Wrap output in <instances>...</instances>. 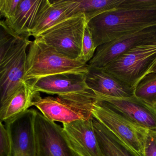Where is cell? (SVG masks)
Returning a JSON list of instances; mask_svg holds the SVG:
<instances>
[{
    "mask_svg": "<svg viewBox=\"0 0 156 156\" xmlns=\"http://www.w3.org/2000/svg\"><path fill=\"white\" fill-rule=\"evenodd\" d=\"M29 37H21L0 66V111L26 82L24 80Z\"/></svg>",
    "mask_w": 156,
    "mask_h": 156,
    "instance_id": "cell-7",
    "label": "cell"
},
{
    "mask_svg": "<svg viewBox=\"0 0 156 156\" xmlns=\"http://www.w3.org/2000/svg\"><path fill=\"white\" fill-rule=\"evenodd\" d=\"M44 0H21L12 17L3 21L9 30L18 37L29 36Z\"/></svg>",
    "mask_w": 156,
    "mask_h": 156,
    "instance_id": "cell-15",
    "label": "cell"
},
{
    "mask_svg": "<svg viewBox=\"0 0 156 156\" xmlns=\"http://www.w3.org/2000/svg\"><path fill=\"white\" fill-rule=\"evenodd\" d=\"M36 91L51 95H62L88 89L85 75L57 74L30 81Z\"/></svg>",
    "mask_w": 156,
    "mask_h": 156,
    "instance_id": "cell-14",
    "label": "cell"
},
{
    "mask_svg": "<svg viewBox=\"0 0 156 156\" xmlns=\"http://www.w3.org/2000/svg\"><path fill=\"white\" fill-rule=\"evenodd\" d=\"M96 49L92 34L87 24L83 33L80 56L79 60L83 63L88 64L93 57Z\"/></svg>",
    "mask_w": 156,
    "mask_h": 156,
    "instance_id": "cell-21",
    "label": "cell"
},
{
    "mask_svg": "<svg viewBox=\"0 0 156 156\" xmlns=\"http://www.w3.org/2000/svg\"><path fill=\"white\" fill-rule=\"evenodd\" d=\"M123 0H78L77 14L83 13L87 23L95 16L114 10Z\"/></svg>",
    "mask_w": 156,
    "mask_h": 156,
    "instance_id": "cell-18",
    "label": "cell"
},
{
    "mask_svg": "<svg viewBox=\"0 0 156 156\" xmlns=\"http://www.w3.org/2000/svg\"><path fill=\"white\" fill-rule=\"evenodd\" d=\"M4 22L3 21H2L1 19H0V26L2 25V24H3Z\"/></svg>",
    "mask_w": 156,
    "mask_h": 156,
    "instance_id": "cell-26",
    "label": "cell"
},
{
    "mask_svg": "<svg viewBox=\"0 0 156 156\" xmlns=\"http://www.w3.org/2000/svg\"><path fill=\"white\" fill-rule=\"evenodd\" d=\"M85 82L94 93L115 98L134 96V89L130 88L103 69L89 67L85 75Z\"/></svg>",
    "mask_w": 156,
    "mask_h": 156,
    "instance_id": "cell-13",
    "label": "cell"
},
{
    "mask_svg": "<svg viewBox=\"0 0 156 156\" xmlns=\"http://www.w3.org/2000/svg\"><path fill=\"white\" fill-rule=\"evenodd\" d=\"M87 24L84 14H80L59 22L37 37L62 55L79 60Z\"/></svg>",
    "mask_w": 156,
    "mask_h": 156,
    "instance_id": "cell-5",
    "label": "cell"
},
{
    "mask_svg": "<svg viewBox=\"0 0 156 156\" xmlns=\"http://www.w3.org/2000/svg\"><path fill=\"white\" fill-rule=\"evenodd\" d=\"M95 94L99 100L135 125L156 132V107L147 104L135 95L130 98H115Z\"/></svg>",
    "mask_w": 156,
    "mask_h": 156,
    "instance_id": "cell-9",
    "label": "cell"
},
{
    "mask_svg": "<svg viewBox=\"0 0 156 156\" xmlns=\"http://www.w3.org/2000/svg\"><path fill=\"white\" fill-rule=\"evenodd\" d=\"M37 111L29 109L5 123L10 138L8 156H36L34 122Z\"/></svg>",
    "mask_w": 156,
    "mask_h": 156,
    "instance_id": "cell-10",
    "label": "cell"
},
{
    "mask_svg": "<svg viewBox=\"0 0 156 156\" xmlns=\"http://www.w3.org/2000/svg\"><path fill=\"white\" fill-rule=\"evenodd\" d=\"M34 132L36 156H78L69 146L63 127L37 111Z\"/></svg>",
    "mask_w": 156,
    "mask_h": 156,
    "instance_id": "cell-8",
    "label": "cell"
},
{
    "mask_svg": "<svg viewBox=\"0 0 156 156\" xmlns=\"http://www.w3.org/2000/svg\"><path fill=\"white\" fill-rule=\"evenodd\" d=\"M19 38L14 35L4 23L0 26V66Z\"/></svg>",
    "mask_w": 156,
    "mask_h": 156,
    "instance_id": "cell-20",
    "label": "cell"
},
{
    "mask_svg": "<svg viewBox=\"0 0 156 156\" xmlns=\"http://www.w3.org/2000/svg\"><path fill=\"white\" fill-rule=\"evenodd\" d=\"M144 156H156V132L147 131L145 139Z\"/></svg>",
    "mask_w": 156,
    "mask_h": 156,
    "instance_id": "cell-24",
    "label": "cell"
},
{
    "mask_svg": "<svg viewBox=\"0 0 156 156\" xmlns=\"http://www.w3.org/2000/svg\"><path fill=\"white\" fill-rule=\"evenodd\" d=\"M89 69L88 64L62 55L37 37L27 49L24 80L34 81L57 74L86 75Z\"/></svg>",
    "mask_w": 156,
    "mask_h": 156,
    "instance_id": "cell-2",
    "label": "cell"
},
{
    "mask_svg": "<svg viewBox=\"0 0 156 156\" xmlns=\"http://www.w3.org/2000/svg\"><path fill=\"white\" fill-rule=\"evenodd\" d=\"M156 60V40H154L131 49L102 69L134 89Z\"/></svg>",
    "mask_w": 156,
    "mask_h": 156,
    "instance_id": "cell-4",
    "label": "cell"
},
{
    "mask_svg": "<svg viewBox=\"0 0 156 156\" xmlns=\"http://www.w3.org/2000/svg\"><path fill=\"white\" fill-rule=\"evenodd\" d=\"M134 95L156 107V72H148L138 81L135 87Z\"/></svg>",
    "mask_w": 156,
    "mask_h": 156,
    "instance_id": "cell-19",
    "label": "cell"
},
{
    "mask_svg": "<svg viewBox=\"0 0 156 156\" xmlns=\"http://www.w3.org/2000/svg\"><path fill=\"white\" fill-rule=\"evenodd\" d=\"M78 0H44L29 36L34 38L55 25L77 15Z\"/></svg>",
    "mask_w": 156,
    "mask_h": 156,
    "instance_id": "cell-12",
    "label": "cell"
},
{
    "mask_svg": "<svg viewBox=\"0 0 156 156\" xmlns=\"http://www.w3.org/2000/svg\"><path fill=\"white\" fill-rule=\"evenodd\" d=\"M93 123L103 156H140L99 121Z\"/></svg>",
    "mask_w": 156,
    "mask_h": 156,
    "instance_id": "cell-17",
    "label": "cell"
},
{
    "mask_svg": "<svg viewBox=\"0 0 156 156\" xmlns=\"http://www.w3.org/2000/svg\"><path fill=\"white\" fill-rule=\"evenodd\" d=\"M93 119L63 124L71 149L78 156H103L94 128Z\"/></svg>",
    "mask_w": 156,
    "mask_h": 156,
    "instance_id": "cell-11",
    "label": "cell"
},
{
    "mask_svg": "<svg viewBox=\"0 0 156 156\" xmlns=\"http://www.w3.org/2000/svg\"><path fill=\"white\" fill-rule=\"evenodd\" d=\"M21 0H1L0 19L4 17L8 20L15 13Z\"/></svg>",
    "mask_w": 156,
    "mask_h": 156,
    "instance_id": "cell-22",
    "label": "cell"
},
{
    "mask_svg": "<svg viewBox=\"0 0 156 156\" xmlns=\"http://www.w3.org/2000/svg\"><path fill=\"white\" fill-rule=\"evenodd\" d=\"M148 72H156V60L155 62L154 63V64H153L152 67H151L150 69L149 70V71H148Z\"/></svg>",
    "mask_w": 156,
    "mask_h": 156,
    "instance_id": "cell-25",
    "label": "cell"
},
{
    "mask_svg": "<svg viewBox=\"0 0 156 156\" xmlns=\"http://www.w3.org/2000/svg\"><path fill=\"white\" fill-rule=\"evenodd\" d=\"M98 100L95 93L88 89L55 97H41L34 106L47 119L63 124L93 118V109Z\"/></svg>",
    "mask_w": 156,
    "mask_h": 156,
    "instance_id": "cell-3",
    "label": "cell"
},
{
    "mask_svg": "<svg viewBox=\"0 0 156 156\" xmlns=\"http://www.w3.org/2000/svg\"><path fill=\"white\" fill-rule=\"evenodd\" d=\"M0 120V156H8L10 141L9 134L5 125Z\"/></svg>",
    "mask_w": 156,
    "mask_h": 156,
    "instance_id": "cell-23",
    "label": "cell"
},
{
    "mask_svg": "<svg viewBox=\"0 0 156 156\" xmlns=\"http://www.w3.org/2000/svg\"><path fill=\"white\" fill-rule=\"evenodd\" d=\"M92 115L139 156H144L147 130L135 125L99 99L94 106Z\"/></svg>",
    "mask_w": 156,
    "mask_h": 156,
    "instance_id": "cell-6",
    "label": "cell"
},
{
    "mask_svg": "<svg viewBox=\"0 0 156 156\" xmlns=\"http://www.w3.org/2000/svg\"><path fill=\"white\" fill-rule=\"evenodd\" d=\"M41 98L30 82H26L0 111V120L7 122L25 112Z\"/></svg>",
    "mask_w": 156,
    "mask_h": 156,
    "instance_id": "cell-16",
    "label": "cell"
},
{
    "mask_svg": "<svg viewBox=\"0 0 156 156\" xmlns=\"http://www.w3.org/2000/svg\"><path fill=\"white\" fill-rule=\"evenodd\" d=\"M96 48L127 34L156 25V0H123L119 7L87 23Z\"/></svg>",
    "mask_w": 156,
    "mask_h": 156,
    "instance_id": "cell-1",
    "label": "cell"
}]
</instances>
